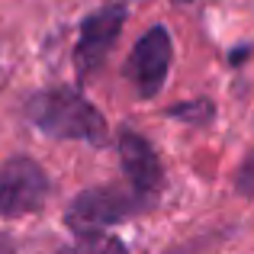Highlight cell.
Instances as JSON below:
<instances>
[{
    "instance_id": "obj_1",
    "label": "cell",
    "mask_w": 254,
    "mask_h": 254,
    "mask_svg": "<svg viewBox=\"0 0 254 254\" xmlns=\"http://www.w3.org/2000/svg\"><path fill=\"white\" fill-rule=\"evenodd\" d=\"M26 116L39 132L49 138H71V142H87V145H103L106 142V119L100 110L77 90L55 87L29 97Z\"/></svg>"
},
{
    "instance_id": "obj_2",
    "label": "cell",
    "mask_w": 254,
    "mask_h": 254,
    "mask_svg": "<svg viewBox=\"0 0 254 254\" xmlns=\"http://www.w3.org/2000/svg\"><path fill=\"white\" fill-rule=\"evenodd\" d=\"M145 203L132 190H119V187H93L71 199L64 222L74 229L77 235H93V232H106L110 225L129 219L132 212H142Z\"/></svg>"
},
{
    "instance_id": "obj_3",
    "label": "cell",
    "mask_w": 254,
    "mask_h": 254,
    "mask_svg": "<svg viewBox=\"0 0 254 254\" xmlns=\"http://www.w3.org/2000/svg\"><path fill=\"white\" fill-rule=\"evenodd\" d=\"M49 199V177L32 158H10L0 164V216H26Z\"/></svg>"
},
{
    "instance_id": "obj_4",
    "label": "cell",
    "mask_w": 254,
    "mask_h": 254,
    "mask_svg": "<svg viewBox=\"0 0 254 254\" xmlns=\"http://www.w3.org/2000/svg\"><path fill=\"white\" fill-rule=\"evenodd\" d=\"M171 32L164 26H151L142 39L135 42L129 55V64H126V74H129V84L135 87V93L142 100L158 97V90L164 87V77L171 71Z\"/></svg>"
},
{
    "instance_id": "obj_5",
    "label": "cell",
    "mask_w": 254,
    "mask_h": 254,
    "mask_svg": "<svg viewBox=\"0 0 254 254\" xmlns=\"http://www.w3.org/2000/svg\"><path fill=\"white\" fill-rule=\"evenodd\" d=\"M123 23H126V6L123 3H106L103 10L90 13L81 23V36H77V45H74V68H77L81 81L90 77L103 64L106 52L113 49V42L123 32Z\"/></svg>"
},
{
    "instance_id": "obj_6",
    "label": "cell",
    "mask_w": 254,
    "mask_h": 254,
    "mask_svg": "<svg viewBox=\"0 0 254 254\" xmlns=\"http://www.w3.org/2000/svg\"><path fill=\"white\" fill-rule=\"evenodd\" d=\"M119 158H123V171H126V180H129V190L148 209L158 199V193H161V164H158L155 148L138 132L123 129V135H119Z\"/></svg>"
},
{
    "instance_id": "obj_7",
    "label": "cell",
    "mask_w": 254,
    "mask_h": 254,
    "mask_svg": "<svg viewBox=\"0 0 254 254\" xmlns=\"http://www.w3.org/2000/svg\"><path fill=\"white\" fill-rule=\"evenodd\" d=\"M58 254H129L123 242L116 235H106V232H93V235H77L74 245H68Z\"/></svg>"
},
{
    "instance_id": "obj_8",
    "label": "cell",
    "mask_w": 254,
    "mask_h": 254,
    "mask_svg": "<svg viewBox=\"0 0 254 254\" xmlns=\"http://www.w3.org/2000/svg\"><path fill=\"white\" fill-rule=\"evenodd\" d=\"M235 190L242 193V196H251L254 193V151L242 161V168L235 171Z\"/></svg>"
},
{
    "instance_id": "obj_9",
    "label": "cell",
    "mask_w": 254,
    "mask_h": 254,
    "mask_svg": "<svg viewBox=\"0 0 254 254\" xmlns=\"http://www.w3.org/2000/svg\"><path fill=\"white\" fill-rule=\"evenodd\" d=\"M0 254H10V245H6L3 238H0Z\"/></svg>"
},
{
    "instance_id": "obj_10",
    "label": "cell",
    "mask_w": 254,
    "mask_h": 254,
    "mask_svg": "<svg viewBox=\"0 0 254 254\" xmlns=\"http://www.w3.org/2000/svg\"><path fill=\"white\" fill-rule=\"evenodd\" d=\"M174 3H187V0H174Z\"/></svg>"
}]
</instances>
